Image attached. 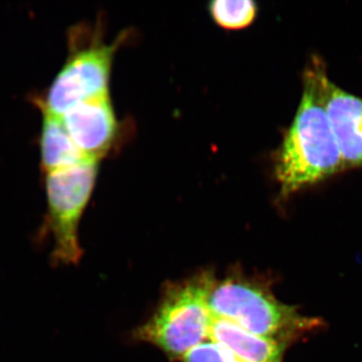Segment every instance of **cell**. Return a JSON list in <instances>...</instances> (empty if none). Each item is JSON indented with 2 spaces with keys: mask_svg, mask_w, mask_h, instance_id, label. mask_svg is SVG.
I'll return each mask as SVG.
<instances>
[{
  "mask_svg": "<svg viewBox=\"0 0 362 362\" xmlns=\"http://www.w3.org/2000/svg\"><path fill=\"white\" fill-rule=\"evenodd\" d=\"M329 78L314 59L304 74L301 101L277 152L275 175L282 197H290L344 170L326 108Z\"/></svg>",
  "mask_w": 362,
  "mask_h": 362,
  "instance_id": "cell-1",
  "label": "cell"
},
{
  "mask_svg": "<svg viewBox=\"0 0 362 362\" xmlns=\"http://www.w3.org/2000/svg\"><path fill=\"white\" fill-rule=\"evenodd\" d=\"M209 306L214 318L290 345L322 326L320 319L304 316L296 307L280 301L268 281L242 271L233 270L225 278L216 279Z\"/></svg>",
  "mask_w": 362,
  "mask_h": 362,
  "instance_id": "cell-2",
  "label": "cell"
},
{
  "mask_svg": "<svg viewBox=\"0 0 362 362\" xmlns=\"http://www.w3.org/2000/svg\"><path fill=\"white\" fill-rule=\"evenodd\" d=\"M216 280L213 271L204 270L168 283L156 310L133 332L134 339L153 345L170 361H181L209 337L214 316L209 297Z\"/></svg>",
  "mask_w": 362,
  "mask_h": 362,
  "instance_id": "cell-3",
  "label": "cell"
},
{
  "mask_svg": "<svg viewBox=\"0 0 362 362\" xmlns=\"http://www.w3.org/2000/svg\"><path fill=\"white\" fill-rule=\"evenodd\" d=\"M97 175L98 162L92 160L44 175L47 214L39 237L52 240V266H77L83 258L78 226Z\"/></svg>",
  "mask_w": 362,
  "mask_h": 362,
  "instance_id": "cell-4",
  "label": "cell"
},
{
  "mask_svg": "<svg viewBox=\"0 0 362 362\" xmlns=\"http://www.w3.org/2000/svg\"><path fill=\"white\" fill-rule=\"evenodd\" d=\"M120 40L107 45L93 42L73 45L68 59L52 81L44 97L37 101L40 112L63 116L76 105L108 94L114 54Z\"/></svg>",
  "mask_w": 362,
  "mask_h": 362,
  "instance_id": "cell-5",
  "label": "cell"
},
{
  "mask_svg": "<svg viewBox=\"0 0 362 362\" xmlns=\"http://www.w3.org/2000/svg\"><path fill=\"white\" fill-rule=\"evenodd\" d=\"M61 119L76 146L88 159L99 162L108 153L118 130L109 94L76 105Z\"/></svg>",
  "mask_w": 362,
  "mask_h": 362,
  "instance_id": "cell-6",
  "label": "cell"
},
{
  "mask_svg": "<svg viewBox=\"0 0 362 362\" xmlns=\"http://www.w3.org/2000/svg\"><path fill=\"white\" fill-rule=\"evenodd\" d=\"M326 108L345 169L362 168V99L329 80Z\"/></svg>",
  "mask_w": 362,
  "mask_h": 362,
  "instance_id": "cell-7",
  "label": "cell"
},
{
  "mask_svg": "<svg viewBox=\"0 0 362 362\" xmlns=\"http://www.w3.org/2000/svg\"><path fill=\"white\" fill-rule=\"evenodd\" d=\"M209 340L228 350L240 362H284L288 343L243 329L230 321L214 318Z\"/></svg>",
  "mask_w": 362,
  "mask_h": 362,
  "instance_id": "cell-8",
  "label": "cell"
},
{
  "mask_svg": "<svg viewBox=\"0 0 362 362\" xmlns=\"http://www.w3.org/2000/svg\"><path fill=\"white\" fill-rule=\"evenodd\" d=\"M40 153L44 175L90 160L76 146L61 117L47 112H42Z\"/></svg>",
  "mask_w": 362,
  "mask_h": 362,
  "instance_id": "cell-9",
  "label": "cell"
},
{
  "mask_svg": "<svg viewBox=\"0 0 362 362\" xmlns=\"http://www.w3.org/2000/svg\"><path fill=\"white\" fill-rule=\"evenodd\" d=\"M209 13L218 25L226 30H240L256 18L257 6L251 0H218L209 4Z\"/></svg>",
  "mask_w": 362,
  "mask_h": 362,
  "instance_id": "cell-10",
  "label": "cell"
},
{
  "mask_svg": "<svg viewBox=\"0 0 362 362\" xmlns=\"http://www.w3.org/2000/svg\"><path fill=\"white\" fill-rule=\"evenodd\" d=\"M182 362H240L218 343L206 340L181 359Z\"/></svg>",
  "mask_w": 362,
  "mask_h": 362,
  "instance_id": "cell-11",
  "label": "cell"
}]
</instances>
